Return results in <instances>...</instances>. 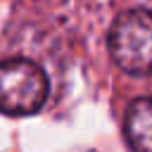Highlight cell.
Masks as SVG:
<instances>
[{"label":"cell","instance_id":"cell-2","mask_svg":"<svg viewBox=\"0 0 152 152\" xmlns=\"http://www.w3.org/2000/svg\"><path fill=\"white\" fill-rule=\"evenodd\" d=\"M109 52L126 74L145 76L152 71V12L126 10L109 31Z\"/></svg>","mask_w":152,"mask_h":152},{"label":"cell","instance_id":"cell-1","mask_svg":"<svg viewBox=\"0 0 152 152\" xmlns=\"http://www.w3.org/2000/svg\"><path fill=\"white\" fill-rule=\"evenodd\" d=\"M50 93L45 71L24 57L0 62V112L10 116L36 114Z\"/></svg>","mask_w":152,"mask_h":152},{"label":"cell","instance_id":"cell-3","mask_svg":"<svg viewBox=\"0 0 152 152\" xmlns=\"http://www.w3.org/2000/svg\"><path fill=\"white\" fill-rule=\"evenodd\" d=\"M126 140L133 152H152V97H138L126 112Z\"/></svg>","mask_w":152,"mask_h":152}]
</instances>
